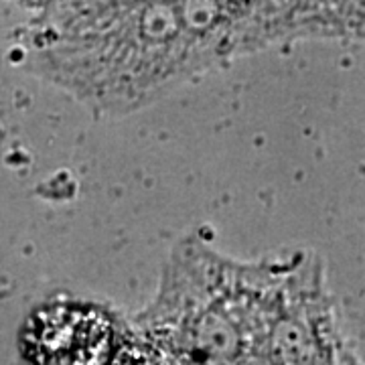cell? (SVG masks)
Wrapping results in <instances>:
<instances>
[{
  "instance_id": "1",
  "label": "cell",
  "mask_w": 365,
  "mask_h": 365,
  "mask_svg": "<svg viewBox=\"0 0 365 365\" xmlns=\"http://www.w3.org/2000/svg\"><path fill=\"white\" fill-rule=\"evenodd\" d=\"M26 67L78 104L124 116L250 53L359 39L364 2H45Z\"/></svg>"
},
{
  "instance_id": "3",
  "label": "cell",
  "mask_w": 365,
  "mask_h": 365,
  "mask_svg": "<svg viewBox=\"0 0 365 365\" xmlns=\"http://www.w3.org/2000/svg\"><path fill=\"white\" fill-rule=\"evenodd\" d=\"M110 365H181L175 355L165 351L150 341L134 335L132 339L118 343Z\"/></svg>"
},
{
  "instance_id": "2",
  "label": "cell",
  "mask_w": 365,
  "mask_h": 365,
  "mask_svg": "<svg viewBox=\"0 0 365 365\" xmlns=\"http://www.w3.org/2000/svg\"><path fill=\"white\" fill-rule=\"evenodd\" d=\"M21 347L31 365H108L118 347L116 321L93 304H47L29 317Z\"/></svg>"
}]
</instances>
